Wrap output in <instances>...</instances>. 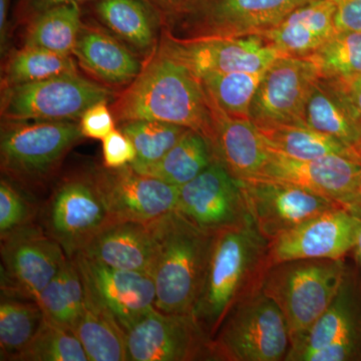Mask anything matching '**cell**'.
<instances>
[{"mask_svg": "<svg viewBox=\"0 0 361 361\" xmlns=\"http://www.w3.org/2000/svg\"><path fill=\"white\" fill-rule=\"evenodd\" d=\"M268 242L251 217L214 233L205 278L192 312L210 341L238 304L262 289L269 269Z\"/></svg>", "mask_w": 361, "mask_h": 361, "instance_id": "6da1fadb", "label": "cell"}, {"mask_svg": "<svg viewBox=\"0 0 361 361\" xmlns=\"http://www.w3.org/2000/svg\"><path fill=\"white\" fill-rule=\"evenodd\" d=\"M116 123L147 120L174 123L213 137V114L200 78L157 47L141 71L110 106Z\"/></svg>", "mask_w": 361, "mask_h": 361, "instance_id": "7a4b0ae2", "label": "cell"}, {"mask_svg": "<svg viewBox=\"0 0 361 361\" xmlns=\"http://www.w3.org/2000/svg\"><path fill=\"white\" fill-rule=\"evenodd\" d=\"M214 233L178 211L157 221L158 250L151 274L156 310L192 314L205 278Z\"/></svg>", "mask_w": 361, "mask_h": 361, "instance_id": "3957f363", "label": "cell"}, {"mask_svg": "<svg viewBox=\"0 0 361 361\" xmlns=\"http://www.w3.org/2000/svg\"><path fill=\"white\" fill-rule=\"evenodd\" d=\"M82 139L78 121L2 120V176L26 193L42 191L56 177L66 157Z\"/></svg>", "mask_w": 361, "mask_h": 361, "instance_id": "277c9868", "label": "cell"}, {"mask_svg": "<svg viewBox=\"0 0 361 361\" xmlns=\"http://www.w3.org/2000/svg\"><path fill=\"white\" fill-rule=\"evenodd\" d=\"M345 270L343 259H299L278 263L267 270L261 291L283 313L291 343L329 307Z\"/></svg>", "mask_w": 361, "mask_h": 361, "instance_id": "5b68a950", "label": "cell"}, {"mask_svg": "<svg viewBox=\"0 0 361 361\" xmlns=\"http://www.w3.org/2000/svg\"><path fill=\"white\" fill-rule=\"evenodd\" d=\"M39 220L70 259L84 250L97 233L116 222L94 167L63 176L39 209Z\"/></svg>", "mask_w": 361, "mask_h": 361, "instance_id": "8992f818", "label": "cell"}, {"mask_svg": "<svg viewBox=\"0 0 361 361\" xmlns=\"http://www.w3.org/2000/svg\"><path fill=\"white\" fill-rule=\"evenodd\" d=\"M285 316L262 291L238 304L209 342L211 360L279 361L290 348Z\"/></svg>", "mask_w": 361, "mask_h": 361, "instance_id": "52a82bcc", "label": "cell"}, {"mask_svg": "<svg viewBox=\"0 0 361 361\" xmlns=\"http://www.w3.org/2000/svg\"><path fill=\"white\" fill-rule=\"evenodd\" d=\"M113 89L80 73L1 87L2 120L80 121L94 104L114 101Z\"/></svg>", "mask_w": 361, "mask_h": 361, "instance_id": "ba28073f", "label": "cell"}, {"mask_svg": "<svg viewBox=\"0 0 361 361\" xmlns=\"http://www.w3.org/2000/svg\"><path fill=\"white\" fill-rule=\"evenodd\" d=\"M310 0H197L168 20L164 32L177 39L261 35Z\"/></svg>", "mask_w": 361, "mask_h": 361, "instance_id": "9c48e42d", "label": "cell"}, {"mask_svg": "<svg viewBox=\"0 0 361 361\" xmlns=\"http://www.w3.org/2000/svg\"><path fill=\"white\" fill-rule=\"evenodd\" d=\"M158 49L199 78L211 73L266 70L281 56L261 35L177 39L163 30Z\"/></svg>", "mask_w": 361, "mask_h": 361, "instance_id": "30bf717a", "label": "cell"}, {"mask_svg": "<svg viewBox=\"0 0 361 361\" xmlns=\"http://www.w3.org/2000/svg\"><path fill=\"white\" fill-rule=\"evenodd\" d=\"M68 258L39 224L1 239V294L37 300Z\"/></svg>", "mask_w": 361, "mask_h": 361, "instance_id": "8fae6325", "label": "cell"}, {"mask_svg": "<svg viewBox=\"0 0 361 361\" xmlns=\"http://www.w3.org/2000/svg\"><path fill=\"white\" fill-rule=\"evenodd\" d=\"M240 183L249 215L268 241L320 214L343 208L330 199L283 180L260 177Z\"/></svg>", "mask_w": 361, "mask_h": 361, "instance_id": "7c38bea8", "label": "cell"}, {"mask_svg": "<svg viewBox=\"0 0 361 361\" xmlns=\"http://www.w3.org/2000/svg\"><path fill=\"white\" fill-rule=\"evenodd\" d=\"M260 177L305 188L336 202L361 219L360 159L330 155L314 160H296L269 149V158Z\"/></svg>", "mask_w": 361, "mask_h": 361, "instance_id": "4fadbf2b", "label": "cell"}, {"mask_svg": "<svg viewBox=\"0 0 361 361\" xmlns=\"http://www.w3.org/2000/svg\"><path fill=\"white\" fill-rule=\"evenodd\" d=\"M209 342L193 315L154 307L127 331L128 361L211 360Z\"/></svg>", "mask_w": 361, "mask_h": 361, "instance_id": "5bb4252c", "label": "cell"}, {"mask_svg": "<svg viewBox=\"0 0 361 361\" xmlns=\"http://www.w3.org/2000/svg\"><path fill=\"white\" fill-rule=\"evenodd\" d=\"M319 77L310 59L279 56L265 71L250 106V118L259 129L304 125L311 87Z\"/></svg>", "mask_w": 361, "mask_h": 361, "instance_id": "9a60e30c", "label": "cell"}, {"mask_svg": "<svg viewBox=\"0 0 361 361\" xmlns=\"http://www.w3.org/2000/svg\"><path fill=\"white\" fill-rule=\"evenodd\" d=\"M176 211L212 232L250 218L241 183L217 159L195 179L179 187Z\"/></svg>", "mask_w": 361, "mask_h": 361, "instance_id": "2e32d148", "label": "cell"}, {"mask_svg": "<svg viewBox=\"0 0 361 361\" xmlns=\"http://www.w3.org/2000/svg\"><path fill=\"white\" fill-rule=\"evenodd\" d=\"M360 221L344 208L306 221L268 242L269 268L299 259H343L355 248Z\"/></svg>", "mask_w": 361, "mask_h": 361, "instance_id": "e0dca14e", "label": "cell"}, {"mask_svg": "<svg viewBox=\"0 0 361 361\" xmlns=\"http://www.w3.org/2000/svg\"><path fill=\"white\" fill-rule=\"evenodd\" d=\"M94 169L115 221L155 222L177 209L179 187L141 174L130 165Z\"/></svg>", "mask_w": 361, "mask_h": 361, "instance_id": "ac0fdd59", "label": "cell"}, {"mask_svg": "<svg viewBox=\"0 0 361 361\" xmlns=\"http://www.w3.org/2000/svg\"><path fill=\"white\" fill-rule=\"evenodd\" d=\"M73 260L87 290L115 316L126 332L155 307V283L151 275L116 269L82 255Z\"/></svg>", "mask_w": 361, "mask_h": 361, "instance_id": "d6986e66", "label": "cell"}, {"mask_svg": "<svg viewBox=\"0 0 361 361\" xmlns=\"http://www.w3.org/2000/svg\"><path fill=\"white\" fill-rule=\"evenodd\" d=\"M339 342L361 343V287L348 267L329 307L302 336L292 342L285 360L301 361L308 353Z\"/></svg>", "mask_w": 361, "mask_h": 361, "instance_id": "ffe728a7", "label": "cell"}, {"mask_svg": "<svg viewBox=\"0 0 361 361\" xmlns=\"http://www.w3.org/2000/svg\"><path fill=\"white\" fill-rule=\"evenodd\" d=\"M157 221H116L97 233L78 255L116 269L151 275L158 250Z\"/></svg>", "mask_w": 361, "mask_h": 361, "instance_id": "44dd1931", "label": "cell"}, {"mask_svg": "<svg viewBox=\"0 0 361 361\" xmlns=\"http://www.w3.org/2000/svg\"><path fill=\"white\" fill-rule=\"evenodd\" d=\"M78 66L99 84L128 87L141 71L140 54L99 23H82L73 51Z\"/></svg>", "mask_w": 361, "mask_h": 361, "instance_id": "7402d4cb", "label": "cell"}, {"mask_svg": "<svg viewBox=\"0 0 361 361\" xmlns=\"http://www.w3.org/2000/svg\"><path fill=\"white\" fill-rule=\"evenodd\" d=\"M210 104L214 129L210 144L215 158L236 179L260 177L269 158V148L260 130L251 118L227 115Z\"/></svg>", "mask_w": 361, "mask_h": 361, "instance_id": "603a6c76", "label": "cell"}, {"mask_svg": "<svg viewBox=\"0 0 361 361\" xmlns=\"http://www.w3.org/2000/svg\"><path fill=\"white\" fill-rule=\"evenodd\" d=\"M334 0H310L261 33L281 56L308 58L336 33Z\"/></svg>", "mask_w": 361, "mask_h": 361, "instance_id": "cb8c5ba5", "label": "cell"}, {"mask_svg": "<svg viewBox=\"0 0 361 361\" xmlns=\"http://www.w3.org/2000/svg\"><path fill=\"white\" fill-rule=\"evenodd\" d=\"M92 4L99 23L133 51L145 59L156 51L164 20L147 0H94Z\"/></svg>", "mask_w": 361, "mask_h": 361, "instance_id": "d4e9b609", "label": "cell"}, {"mask_svg": "<svg viewBox=\"0 0 361 361\" xmlns=\"http://www.w3.org/2000/svg\"><path fill=\"white\" fill-rule=\"evenodd\" d=\"M304 125L331 135L358 152L361 121L356 118L336 80L318 77L311 87L303 116Z\"/></svg>", "mask_w": 361, "mask_h": 361, "instance_id": "484cf974", "label": "cell"}, {"mask_svg": "<svg viewBox=\"0 0 361 361\" xmlns=\"http://www.w3.org/2000/svg\"><path fill=\"white\" fill-rule=\"evenodd\" d=\"M73 332L90 361H128L127 332L87 288L84 308Z\"/></svg>", "mask_w": 361, "mask_h": 361, "instance_id": "4316f807", "label": "cell"}, {"mask_svg": "<svg viewBox=\"0 0 361 361\" xmlns=\"http://www.w3.org/2000/svg\"><path fill=\"white\" fill-rule=\"evenodd\" d=\"M82 23V4L71 2L49 7L25 23L23 45L73 56Z\"/></svg>", "mask_w": 361, "mask_h": 361, "instance_id": "83f0119b", "label": "cell"}, {"mask_svg": "<svg viewBox=\"0 0 361 361\" xmlns=\"http://www.w3.org/2000/svg\"><path fill=\"white\" fill-rule=\"evenodd\" d=\"M215 159L212 146L205 135L187 130L160 161L135 171L180 187L200 175Z\"/></svg>", "mask_w": 361, "mask_h": 361, "instance_id": "f1b7e54d", "label": "cell"}, {"mask_svg": "<svg viewBox=\"0 0 361 361\" xmlns=\"http://www.w3.org/2000/svg\"><path fill=\"white\" fill-rule=\"evenodd\" d=\"M259 130L268 148L288 158L314 160L322 157L341 155L361 160L356 149L305 125H282Z\"/></svg>", "mask_w": 361, "mask_h": 361, "instance_id": "f546056e", "label": "cell"}, {"mask_svg": "<svg viewBox=\"0 0 361 361\" xmlns=\"http://www.w3.org/2000/svg\"><path fill=\"white\" fill-rule=\"evenodd\" d=\"M85 299L84 280L77 263L66 258L35 301L45 317L73 331L84 308Z\"/></svg>", "mask_w": 361, "mask_h": 361, "instance_id": "4dcf8cb0", "label": "cell"}, {"mask_svg": "<svg viewBox=\"0 0 361 361\" xmlns=\"http://www.w3.org/2000/svg\"><path fill=\"white\" fill-rule=\"evenodd\" d=\"M44 317L37 301L1 294L0 360L16 361L37 334Z\"/></svg>", "mask_w": 361, "mask_h": 361, "instance_id": "1f68e13d", "label": "cell"}, {"mask_svg": "<svg viewBox=\"0 0 361 361\" xmlns=\"http://www.w3.org/2000/svg\"><path fill=\"white\" fill-rule=\"evenodd\" d=\"M78 73L73 56L25 47L11 52L2 71L1 87L40 82L59 75Z\"/></svg>", "mask_w": 361, "mask_h": 361, "instance_id": "d6a6232c", "label": "cell"}, {"mask_svg": "<svg viewBox=\"0 0 361 361\" xmlns=\"http://www.w3.org/2000/svg\"><path fill=\"white\" fill-rule=\"evenodd\" d=\"M266 70L211 73L200 80L214 106L227 115L250 118L252 101Z\"/></svg>", "mask_w": 361, "mask_h": 361, "instance_id": "836d02e7", "label": "cell"}, {"mask_svg": "<svg viewBox=\"0 0 361 361\" xmlns=\"http://www.w3.org/2000/svg\"><path fill=\"white\" fill-rule=\"evenodd\" d=\"M118 125L137 151V159L130 165L135 170L160 161L189 130L174 123L147 120L128 121Z\"/></svg>", "mask_w": 361, "mask_h": 361, "instance_id": "e575fe53", "label": "cell"}, {"mask_svg": "<svg viewBox=\"0 0 361 361\" xmlns=\"http://www.w3.org/2000/svg\"><path fill=\"white\" fill-rule=\"evenodd\" d=\"M320 77L344 80L361 75V32H336L314 54L308 56Z\"/></svg>", "mask_w": 361, "mask_h": 361, "instance_id": "d590c367", "label": "cell"}, {"mask_svg": "<svg viewBox=\"0 0 361 361\" xmlns=\"http://www.w3.org/2000/svg\"><path fill=\"white\" fill-rule=\"evenodd\" d=\"M16 361H90L71 329L44 317L37 334Z\"/></svg>", "mask_w": 361, "mask_h": 361, "instance_id": "8d00e7d4", "label": "cell"}, {"mask_svg": "<svg viewBox=\"0 0 361 361\" xmlns=\"http://www.w3.org/2000/svg\"><path fill=\"white\" fill-rule=\"evenodd\" d=\"M25 190L11 180H0V239L6 238L23 228L35 224L39 215L37 205L32 203Z\"/></svg>", "mask_w": 361, "mask_h": 361, "instance_id": "74e56055", "label": "cell"}, {"mask_svg": "<svg viewBox=\"0 0 361 361\" xmlns=\"http://www.w3.org/2000/svg\"><path fill=\"white\" fill-rule=\"evenodd\" d=\"M80 130L87 139L103 141L116 129V118L109 106L108 101L99 102L90 106L80 116Z\"/></svg>", "mask_w": 361, "mask_h": 361, "instance_id": "f35d334b", "label": "cell"}, {"mask_svg": "<svg viewBox=\"0 0 361 361\" xmlns=\"http://www.w3.org/2000/svg\"><path fill=\"white\" fill-rule=\"evenodd\" d=\"M103 165L109 169H120L132 165L137 151L132 140L123 130L115 129L103 140Z\"/></svg>", "mask_w": 361, "mask_h": 361, "instance_id": "ab89813d", "label": "cell"}, {"mask_svg": "<svg viewBox=\"0 0 361 361\" xmlns=\"http://www.w3.org/2000/svg\"><path fill=\"white\" fill-rule=\"evenodd\" d=\"M336 1V32H361V0Z\"/></svg>", "mask_w": 361, "mask_h": 361, "instance_id": "60d3db41", "label": "cell"}, {"mask_svg": "<svg viewBox=\"0 0 361 361\" xmlns=\"http://www.w3.org/2000/svg\"><path fill=\"white\" fill-rule=\"evenodd\" d=\"M92 1L94 0H18L16 7V18L18 23H26L32 20L33 16L49 7L71 2H77L82 6L87 2Z\"/></svg>", "mask_w": 361, "mask_h": 361, "instance_id": "b9f144b4", "label": "cell"}, {"mask_svg": "<svg viewBox=\"0 0 361 361\" xmlns=\"http://www.w3.org/2000/svg\"><path fill=\"white\" fill-rule=\"evenodd\" d=\"M161 14L164 25L187 11L197 0H147Z\"/></svg>", "mask_w": 361, "mask_h": 361, "instance_id": "7bdbcfd3", "label": "cell"}, {"mask_svg": "<svg viewBox=\"0 0 361 361\" xmlns=\"http://www.w3.org/2000/svg\"><path fill=\"white\" fill-rule=\"evenodd\" d=\"M336 82L341 87L342 94L353 114L361 121V75L353 80H344V82L336 80Z\"/></svg>", "mask_w": 361, "mask_h": 361, "instance_id": "ee69618b", "label": "cell"}, {"mask_svg": "<svg viewBox=\"0 0 361 361\" xmlns=\"http://www.w3.org/2000/svg\"><path fill=\"white\" fill-rule=\"evenodd\" d=\"M11 0H0V49L1 54L6 51L8 47L9 39V9H11Z\"/></svg>", "mask_w": 361, "mask_h": 361, "instance_id": "f6af8a7d", "label": "cell"}, {"mask_svg": "<svg viewBox=\"0 0 361 361\" xmlns=\"http://www.w3.org/2000/svg\"><path fill=\"white\" fill-rule=\"evenodd\" d=\"M353 251H355L356 260H357V262L360 263V265L361 266V221L360 229H358L357 233V239H356V243L355 248H353Z\"/></svg>", "mask_w": 361, "mask_h": 361, "instance_id": "bcb514c9", "label": "cell"}, {"mask_svg": "<svg viewBox=\"0 0 361 361\" xmlns=\"http://www.w3.org/2000/svg\"><path fill=\"white\" fill-rule=\"evenodd\" d=\"M358 154H360V155L361 157V147H360V149H358Z\"/></svg>", "mask_w": 361, "mask_h": 361, "instance_id": "7dc6e473", "label": "cell"}]
</instances>
